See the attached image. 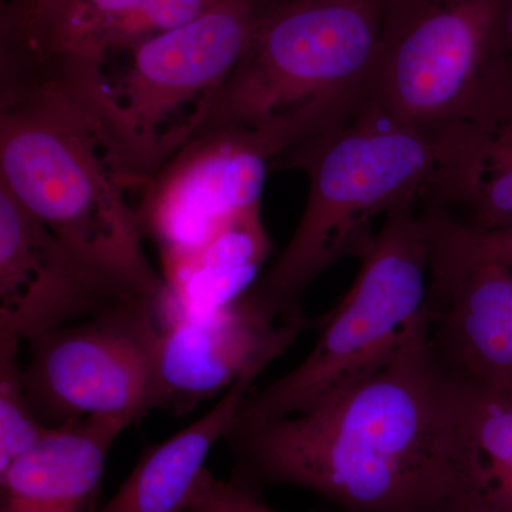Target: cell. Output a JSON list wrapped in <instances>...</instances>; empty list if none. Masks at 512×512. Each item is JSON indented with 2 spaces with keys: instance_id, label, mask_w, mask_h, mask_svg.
<instances>
[{
  "instance_id": "9a60e30c",
  "label": "cell",
  "mask_w": 512,
  "mask_h": 512,
  "mask_svg": "<svg viewBox=\"0 0 512 512\" xmlns=\"http://www.w3.org/2000/svg\"><path fill=\"white\" fill-rule=\"evenodd\" d=\"M439 140V168L421 201L474 227H512V111L463 121Z\"/></svg>"
},
{
  "instance_id": "277c9868",
  "label": "cell",
  "mask_w": 512,
  "mask_h": 512,
  "mask_svg": "<svg viewBox=\"0 0 512 512\" xmlns=\"http://www.w3.org/2000/svg\"><path fill=\"white\" fill-rule=\"evenodd\" d=\"M0 185L111 284L171 305L130 191L89 121L52 83L0 79Z\"/></svg>"
},
{
  "instance_id": "8992f818",
  "label": "cell",
  "mask_w": 512,
  "mask_h": 512,
  "mask_svg": "<svg viewBox=\"0 0 512 512\" xmlns=\"http://www.w3.org/2000/svg\"><path fill=\"white\" fill-rule=\"evenodd\" d=\"M420 202L394 208L360 259L349 292L319 322V336L295 369L239 404L231 431L311 409L386 365L430 303L431 251Z\"/></svg>"
},
{
  "instance_id": "4fadbf2b",
  "label": "cell",
  "mask_w": 512,
  "mask_h": 512,
  "mask_svg": "<svg viewBox=\"0 0 512 512\" xmlns=\"http://www.w3.org/2000/svg\"><path fill=\"white\" fill-rule=\"evenodd\" d=\"M430 328L461 379L512 396V268L471 266L431 281Z\"/></svg>"
},
{
  "instance_id": "5bb4252c",
  "label": "cell",
  "mask_w": 512,
  "mask_h": 512,
  "mask_svg": "<svg viewBox=\"0 0 512 512\" xmlns=\"http://www.w3.org/2000/svg\"><path fill=\"white\" fill-rule=\"evenodd\" d=\"M130 427L94 416L60 427L0 473V512H97L104 466Z\"/></svg>"
},
{
  "instance_id": "6da1fadb",
  "label": "cell",
  "mask_w": 512,
  "mask_h": 512,
  "mask_svg": "<svg viewBox=\"0 0 512 512\" xmlns=\"http://www.w3.org/2000/svg\"><path fill=\"white\" fill-rule=\"evenodd\" d=\"M470 384L427 312L392 359L305 412L225 437L232 478L295 485L343 512H450L466 467Z\"/></svg>"
},
{
  "instance_id": "ba28073f",
  "label": "cell",
  "mask_w": 512,
  "mask_h": 512,
  "mask_svg": "<svg viewBox=\"0 0 512 512\" xmlns=\"http://www.w3.org/2000/svg\"><path fill=\"white\" fill-rule=\"evenodd\" d=\"M163 312L138 299L30 340L25 383L36 416L60 429L94 416L133 426L153 412Z\"/></svg>"
},
{
  "instance_id": "52a82bcc",
  "label": "cell",
  "mask_w": 512,
  "mask_h": 512,
  "mask_svg": "<svg viewBox=\"0 0 512 512\" xmlns=\"http://www.w3.org/2000/svg\"><path fill=\"white\" fill-rule=\"evenodd\" d=\"M501 9L503 0H386L373 99L434 134L490 109Z\"/></svg>"
},
{
  "instance_id": "2e32d148",
  "label": "cell",
  "mask_w": 512,
  "mask_h": 512,
  "mask_svg": "<svg viewBox=\"0 0 512 512\" xmlns=\"http://www.w3.org/2000/svg\"><path fill=\"white\" fill-rule=\"evenodd\" d=\"M256 379L239 380L201 419L147 450L119 491L97 512H190L195 485L207 468L205 461L215 444L227 437L239 404Z\"/></svg>"
},
{
  "instance_id": "d6986e66",
  "label": "cell",
  "mask_w": 512,
  "mask_h": 512,
  "mask_svg": "<svg viewBox=\"0 0 512 512\" xmlns=\"http://www.w3.org/2000/svg\"><path fill=\"white\" fill-rule=\"evenodd\" d=\"M419 212L429 238L431 281L483 264L512 268V227H474L433 202H420Z\"/></svg>"
},
{
  "instance_id": "e0dca14e",
  "label": "cell",
  "mask_w": 512,
  "mask_h": 512,
  "mask_svg": "<svg viewBox=\"0 0 512 512\" xmlns=\"http://www.w3.org/2000/svg\"><path fill=\"white\" fill-rule=\"evenodd\" d=\"M272 244L251 208L222 222L197 248L165 261V281L183 313L202 315L235 301L258 281Z\"/></svg>"
},
{
  "instance_id": "9c48e42d",
  "label": "cell",
  "mask_w": 512,
  "mask_h": 512,
  "mask_svg": "<svg viewBox=\"0 0 512 512\" xmlns=\"http://www.w3.org/2000/svg\"><path fill=\"white\" fill-rule=\"evenodd\" d=\"M276 151L258 133L221 127L200 131L138 195L144 234L164 261L187 254L218 225L261 207Z\"/></svg>"
},
{
  "instance_id": "7a4b0ae2",
  "label": "cell",
  "mask_w": 512,
  "mask_h": 512,
  "mask_svg": "<svg viewBox=\"0 0 512 512\" xmlns=\"http://www.w3.org/2000/svg\"><path fill=\"white\" fill-rule=\"evenodd\" d=\"M272 2L220 0L177 28L0 79L57 87L89 121L121 181L138 197L197 136Z\"/></svg>"
},
{
  "instance_id": "5b68a950",
  "label": "cell",
  "mask_w": 512,
  "mask_h": 512,
  "mask_svg": "<svg viewBox=\"0 0 512 512\" xmlns=\"http://www.w3.org/2000/svg\"><path fill=\"white\" fill-rule=\"evenodd\" d=\"M384 3L274 0L200 131L251 130L279 157L348 120L373 96Z\"/></svg>"
},
{
  "instance_id": "ac0fdd59",
  "label": "cell",
  "mask_w": 512,
  "mask_h": 512,
  "mask_svg": "<svg viewBox=\"0 0 512 512\" xmlns=\"http://www.w3.org/2000/svg\"><path fill=\"white\" fill-rule=\"evenodd\" d=\"M468 384L466 467L450 512H512V396Z\"/></svg>"
},
{
  "instance_id": "7402d4cb",
  "label": "cell",
  "mask_w": 512,
  "mask_h": 512,
  "mask_svg": "<svg viewBox=\"0 0 512 512\" xmlns=\"http://www.w3.org/2000/svg\"><path fill=\"white\" fill-rule=\"evenodd\" d=\"M501 89L490 113L512 111V0H503L500 18Z\"/></svg>"
},
{
  "instance_id": "7c38bea8",
  "label": "cell",
  "mask_w": 512,
  "mask_h": 512,
  "mask_svg": "<svg viewBox=\"0 0 512 512\" xmlns=\"http://www.w3.org/2000/svg\"><path fill=\"white\" fill-rule=\"evenodd\" d=\"M220 0H0V74L177 28Z\"/></svg>"
},
{
  "instance_id": "8fae6325",
  "label": "cell",
  "mask_w": 512,
  "mask_h": 512,
  "mask_svg": "<svg viewBox=\"0 0 512 512\" xmlns=\"http://www.w3.org/2000/svg\"><path fill=\"white\" fill-rule=\"evenodd\" d=\"M138 299L84 264L0 185V332L30 342Z\"/></svg>"
},
{
  "instance_id": "3957f363",
  "label": "cell",
  "mask_w": 512,
  "mask_h": 512,
  "mask_svg": "<svg viewBox=\"0 0 512 512\" xmlns=\"http://www.w3.org/2000/svg\"><path fill=\"white\" fill-rule=\"evenodd\" d=\"M441 158L439 134L400 120L370 99L348 120L289 148L272 167L309 181L301 221L248 296L272 318L308 329L309 286L330 266L363 259L376 224L429 191Z\"/></svg>"
},
{
  "instance_id": "44dd1931",
  "label": "cell",
  "mask_w": 512,
  "mask_h": 512,
  "mask_svg": "<svg viewBox=\"0 0 512 512\" xmlns=\"http://www.w3.org/2000/svg\"><path fill=\"white\" fill-rule=\"evenodd\" d=\"M190 512H279L262 500L259 490L234 478L221 480L208 468L192 493Z\"/></svg>"
},
{
  "instance_id": "ffe728a7",
  "label": "cell",
  "mask_w": 512,
  "mask_h": 512,
  "mask_svg": "<svg viewBox=\"0 0 512 512\" xmlns=\"http://www.w3.org/2000/svg\"><path fill=\"white\" fill-rule=\"evenodd\" d=\"M19 338L0 332V473L56 429L33 412L20 365Z\"/></svg>"
},
{
  "instance_id": "30bf717a",
  "label": "cell",
  "mask_w": 512,
  "mask_h": 512,
  "mask_svg": "<svg viewBox=\"0 0 512 512\" xmlns=\"http://www.w3.org/2000/svg\"><path fill=\"white\" fill-rule=\"evenodd\" d=\"M306 328L272 318L248 293L202 315L183 313L161 330L153 412L174 417L259 377Z\"/></svg>"
}]
</instances>
